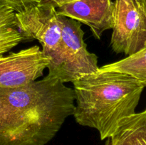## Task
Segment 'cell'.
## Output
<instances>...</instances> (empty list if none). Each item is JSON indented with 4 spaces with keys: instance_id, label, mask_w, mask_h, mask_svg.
Returning a JSON list of instances; mask_svg holds the SVG:
<instances>
[{
    "instance_id": "obj_2",
    "label": "cell",
    "mask_w": 146,
    "mask_h": 145,
    "mask_svg": "<svg viewBox=\"0 0 146 145\" xmlns=\"http://www.w3.org/2000/svg\"><path fill=\"white\" fill-rule=\"evenodd\" d=\"M72 83L76 122L96 129L101 140L111 137L123 119L135 113L145 88L128 74L99 69Z\"/></svg>"
},
{
    "instance_id": "obj_4",
    "label": "cell",
    "mask_w": 146,
    "mask_h": 145,
    "mask_svg": "<svg viewBox=\"0 0 146 145\" xmlns=\"http://www.w3.org/2000/svg\"><path fill=\"white\" fill-rule=\"evenodd\" d=\"M58 21L64 59L56 78L64 83L73 82L84 75L97 72L100 68L98 57L87 49L81 23L59 14Z\"/></svg>"
},
{
    "instance_id": "obj_8",
    "label": "cell",
    "mask_w": 146,
    "mask_h": 145,
    "mask_svg": "<svg viewBox=\"0 0 146 145\" xmlns=\"http://www.w3.org/2000/svg\"><path fill=\"white\" fill-rule=\"evenodd\" d=\"M106 145H146V109L123 119Z\"/></svg>"
},
{
    "instance_id": "obj_1",
    "label": "cell",
    "mask_w": 146,
    "mask_h": 145,
    "mask_svg": "<svg viewBox=\"0 0 146 145\" xmlns=\"http://www.w3.org/2000/svg\"><path fill=\"white\" fill-rule=\"evenodd\" d=\"M8 112L10 145H46L74 115L73 88L46 75L24 86L0 87Z\"/></svg>"
},
{
    "instance_id": "obj_6",
    "label": "cell",
    "mask_w": 146,
    "mask_h": 145,
    "mask_svg": "<svg viewBox=\"0 0 146 145\" xmlns=\"http://www.w3.org/2000/svg\"><path fill=\"white\" fill-rule=\"evenodd\" d=\"M49 65L38 45L0 55V87L15 88L36 80Z\"/></svg>"
},
{
    "instance_id": "obj_5",
    "label": "cell",
    "mask_w": 146,
    "mask_h": 145,
    "mask_svg": "<svg viewBox=\"0 0 146 145\" xmlns=\"http://www.w3.org/2000/svg\"><path fill=\"white\" fill-rule=\"evenodd\" d=\"M111 46L127 56L146 47V14L136 0H114Z\"/></svg>"
},
{
    "instance_id": "obj_11",
    "label": "cell",
    "mask_w": 146,
    "mask_h": 145,
    "mask_svg": "<svg viewBox=\"0 0 146 145\" xmlns=\"http://www.w3.org/2000/svg\"><path fill=\"white\" fill-rule=\"evenodd\" d=\"M0 145H10L8 112L0 97Z\"/></svg>"
},
{
    "instance_id": "obj_7",
    "label": "cell",
    "mask_w": 146,
    "mask_h": 145,
    "mask_svg": "<svg viewBox=\"0 0 146 145\" xmlns=\"http://www.w3.org/2000/svg\"><path fill=\"white\" fill-rule=\"evenodd\" d=\"M114 1L112 0H77L57 7L59 15L88 26L96 39L112 29Z\"/></svg>"
},
{
    "instance_id": "obj_9",
    "label": "cell",
    "mask_w": 146,
    "mask_h": 145,
    "mask_svg": "<svg viewBox=\"0 0 146 145\" xmlns=\"http://www.w3.org/2000/svg\"><path fill=\"white\" fill-rule=\"evenodd\" d=\"M21 42L23 36L17 27L16 12L0 5V55H4Z\"/></svg>"
},
{
    "instance_id": "obj_10",
    "label": "cell",
    "mask_w": 146,
    "mask_h": 145,
    "mask_svg": "<svg viewBox=\"0 0 146 145\" xmlns=\"http://www.w3.org/2000/svg\"><path fill=\"white\" fill-rule=\"evenodd\" d=\"M99 70L126 73L146 87V47L123 59L103 65Z\"/></svg>"
},
{
    "instance_id": "obj_13",
    "label": "cell",
    "mask_w": 146,
    "mask_h": 145,
    "mask_svg": "<svg viewBox=\"0 0 146 145\" xmlns=\"http://www.w3.org/2000/svg\"><path fill=\"white\" fill-rule=\"evenodd\" d=\"M77 1V0H41V1H43V2H48L53 4L56 8L60 7V6H62L64 4H67V3L73 2V1Z\"/></svg>"
},
{
    "instance_id": "obj_12",
    "label": "cell",
    "mask_w": 146,
    "mask_h": 145,
    "mask_svg": "<svg viewBox=\"0 0 146 145\" xmlns=\"http://www.w3.org/2000/svg\"><path fill=\"white\" fill-rule=\"evenodd\" d=\"M41 3V0H0V5L12 9L16 13L23 12Z\"/></svg>"
},
{
    "instance_id": "obj_14",
    "label": "cell",
    "mask_w": 146,
    "mask_h": 145,
    "mask_svg": "<svg viewBox=\"0 0 146 145\" xmlns=\"http://www.w3.org/2000/svg\"><path fill=\"white\" fill-rule=\"evenodd\" d=\"M136 1L139 4V5L142 7L146 14V0H136Z\"/></svg>"
},
{
    "instance_id": "obj_3",
    "label": "cell",
    "mask_w": 146,
    "mask_h": 145,
    "mask_svg": "<svg viewBox=\"0 0 146 145\" xmlns=\"http://www.w3.org/2000/svg\"><path fill=\"white\" fill-rule=\"evenodd\" d=\"M16 22L23 36V42L39 41L43 54L49 59L47 75L56 78L64 59L56 7L41 1L23 12L16 13Z\"/></svg>"
}]
</instances>
